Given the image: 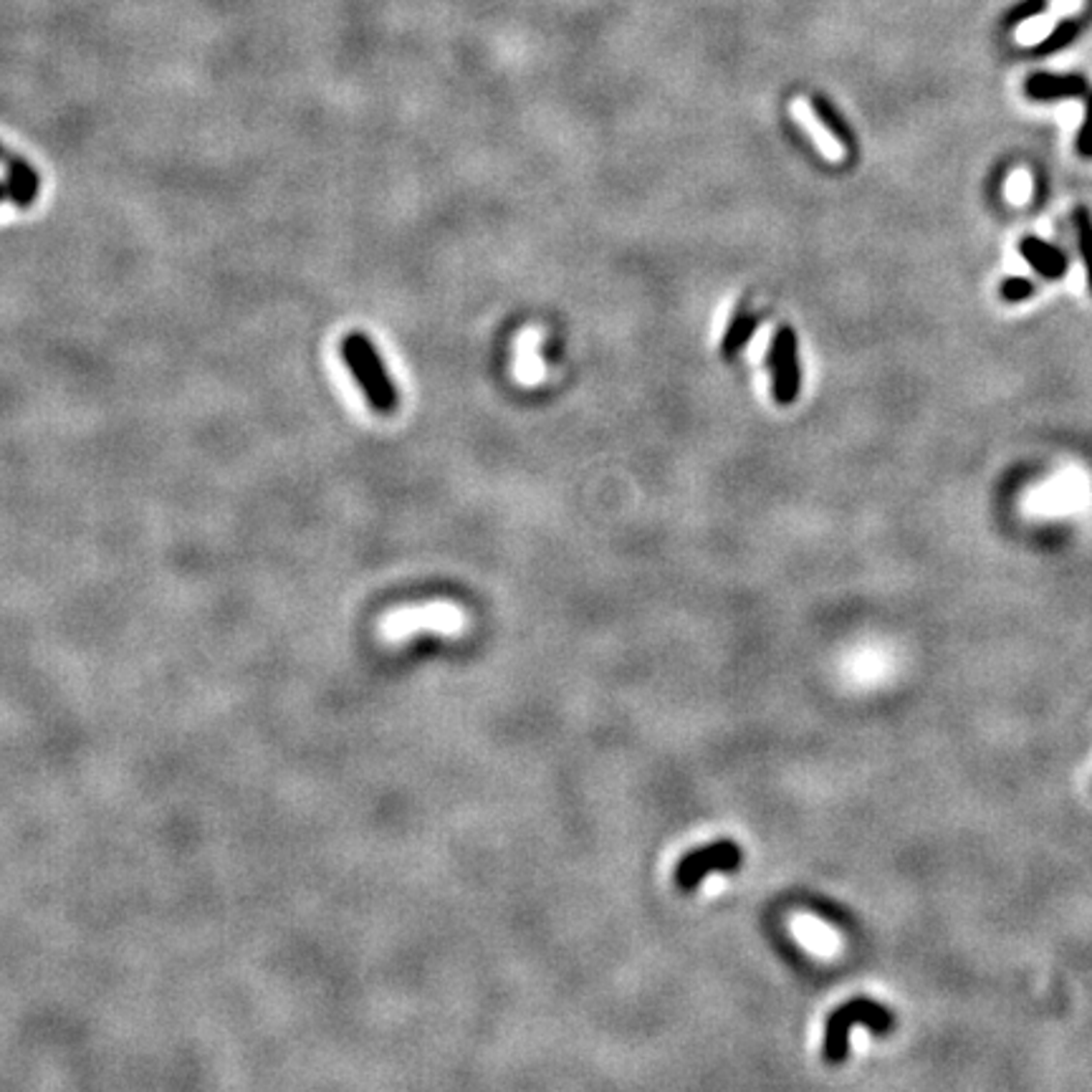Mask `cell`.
Returning <instances> with one entry per match:
<instances>
[{
  "label": "cell",
  "mask_w": 1092,
  "mask_h": 1092,
  "mask_svg": "<svg viewBox=\"0 0 1092 1092\" xmlns=\"http://www.w3.org/2000/svg\"><path fill=\"white\" fill-rule=\"evenodd\" d=\"M465 630V615L451 602H428L399 607L385 615L377 625V637L385 645H402L415 635H443L458 637Z\"/></svg>",
  "instance_id": "1"
},
{
  "label": "cell",
  "mask_w": 1092,
  "mask_h": 1092,
  "mask_svg": "<svg viewBox=\"0 0 1092 1092\" xmlns=\"http://www.w3.org/2000/svg\"><path fill=\"white\" fill-rule=\"evenodd\" d=\"M339 352L360 390L365 393L369 407L380 415H393L399 402L398 390H395L393 377H390L385 362L374 349L372 339L367 334L352 332L341 339Z\"/></svg>",
  "instance_id": "2"
},
{
  "label": "cell",
  "mask_w": 1092,
  "mask_h": 1092,
  "mask_svg": "<svg viewBox=\"0 0 1092 1092\" xmlns=\"http://www.w3.org/2000/svg\"><path fill=\"white\" fill-rule=\"evenodd\" d=\"M855 1024H865L872 1032H888L893 1027V1014L871 999H852L832 1012V1017L824 1024V1045L822 1057L830 1065L840 1062L850 1054V1034Z\"/></svg>",
  "instance_id": "3"
},
{
  "label": "cell",
  "mask_w": 1092,
  "mask_h": 1092,
  "mask_svg": "<svg viewBox=\"0 0 1092 1092\" xmlns=\"http://www.w3.org/2000/svg\"><path fill=\"white\" fill-rule=\"evenodd\" d=\"M741 865V847L731 840L698 847L686 855L675 868V883L681 890H695L713 872H731Z\"/></svg>",
  "instance_id": "4"
},
{
  "label": "cell",
  "mask_w": 1092,
  "mask_h": 1092,
  "mask_svg": "<svg viewBox=\"0 0 1092 1092\" xmlns=\"http://www.w3.org/2000/svg\"><path fill=\"white\" fill-rule=\"evenodd\" d=\"M769 367H772L774 399H777L779 405H789L799 395L797 337H794V332L789 327L779 329L777 337H774Z\"/></svg>",
  "instance_id": "5"
},
{
  "label": "cell",
  "mask_w": 1092,
  "mask_h": 1092,
  "mask_svg": "<svg viewBox=\"0 0 1092 1092\" xmlns=\"http://www.w3.org/2000/svg\"><path fill=\"white\" fill-rule=\"evenodd\" d=\"M794 117L799 119V125L805 127V132H810L812 139H814V144H817L819 150H822V155H827L830 160H842L844 152H847V144L842 142V139L835 134V132L827 127V122H824L822 117L817 114V109H814V104H810L805 97H799L797 102H794Z\"/></svg>",
  "instance_id": "6"
},
{
  "label": "cell",
  "mask_w": 1092,
  "mask_h": 1092,
  "mask_svg": "<svg viewBox=\"0 0 1092 1092\" xmlns=\"http://www.w3.org/2000/svg\"><path fill=\"white\" fill-rule=\"evenodd\" d=\"M6 183H8V197L14 200L18 208H31L39 197V175L33 170L31 164L23 158L15 155H6Z\"/></svg>",
  "instance_id": "7"
},
{
  "label": "cell",
  "mask_w": 1092,
  "mask_h": 1092,
  "mask_svg": "<svg viewBox=\"0 0 1092 1092\" xmlns=\"http://www.w3.org/2000/svg\"><path fill=\"white\" fill-rule=\"evenodd\" d=\"M1019 251L1024 255V261L1032 266L1037 274H1042L1045 279H1062L1067 274V258L1060 249H1054L1049 243L1040 241L1034 236H1024L1019 243Z\"/></svg>",
  "instance_id": "8"
},
{
  "label": "cell",
  "mask_w": 1092,
  "mask_h": 1092,
  "mask_svg": "<svg viewBox=\"0 0 1092 1092\" xmlns=\"http://www.w3.org/2000/svg\"><path fill=\"white\" fill-rule=\"evenodd\" d=\"M792 929H794V935H797L799 941L805 943L812 954L822 956V959H830V956H835L840 951L838 935L832 933V930L827 929L822 921H817V918L797 916L792 923Z\"/></svg>",
  "instance_id": "9"
},
{
  "label": "cell",
  "mask_w": 1092,
  "mask_h": 1092,
  "mask_svg": "<svg viewBox=\"0 0 1092 1092\" xmlns=\"http://www.w3.org/2000/svg\"><path fill=\"white\" fill-rule=\"evenodd\" d=\"M539 337L537 332L521 334L518 339V357H516V374L521 382H537L542 377L544 367L537 357Z\"/></svg>",
  "instance_id": "10"
},
{
  "label": "cell",
  "mask_w": 1092,
  "mask_h": 1092,
  "mask_svg": "<svg viewBox=\"0 0 1092 1092\" xmlns=\"http://www.w3.org/2000/svg\"><path fill=\"white\" fill-rule=\"evenodd\" d=\"M1082 92L1079 79H1057V76H1034L1027 84V94L1034 99H1054V97H1075Z\"/></svg>",
  "instance_id": "11"
},
{
  "label": "cell",
  "mask_w": 1092,
  "mask_h": 1092,
  "mask_svg": "<svg viewBox=\"0 0 1092 1092\" xmlns=\"http://www.w3.org/2000/svg\"><path fill=\"white\" fill-rule=\"evenodd\" d=\"M753 329H756V316L752 314H739L736 319L728 324V332L723 337V354L733 357L744 349V344L752 339Z\"/></svg>",
  "instance_id": "12"
},
{
  "label": "cell",
  "mask_w": 1092,
  "mask_h": 1092,
  "mask_svg": "<svg viewBox=\"0 0 1092 1092\" xmlns=\"http://www.w3.org/2000/svg\"><path fill=\"white\" fill-rule=\"evenodd\" d=\"M1075 228H1077V241H1079V253H1082V263L1087 271V283L1092 291V213L1087 208L1079 205L1075 210Z\"/></svg>",
  "instance_id": "13"
},
{
  "label": "cell",
  "mask_w": 1092,
  "mask_h": 1092,
  "mask_svg": "<svg viewBox=\"0 0 1092 1092\" xmlns=\"http://www.w3.org/2000/svg\"><path fill=\"white\" fill-rule=\"evenodd\" d=\"M1032 294H1034V283L1027 281V279H1007V281L1001 283V299L1009 301V304L1029 299Z\"/></svg>",
  "instance_id": "14"
},
{
  "label": "cell",
  "mask_w": 1092,
  "mask_h": 1092,
  "mask_svg": "<svg viewBox=\"0 0 1092 1092\" xmlns=\"http://www.w3.org/2000/svg\"><path fill=\"white\" fill-rule=\"evenodd\" d=\"M1077 152L1082 158H1092V97L1087 102L1085 125H1082V130L1077 134Z\"/></svg>",
  "instance_id": "15"
},
{
  "label": "cell",
  "mask_w": 1092,
  "mask_h": 1092,
  "mask_svg": "<svg viewBox=\"0 0 1092 1092\" xmlns=\"http://www.w3.org/2000/svg\"><path fill=\"white\" fill-rule=\"evenodd\" d=\"M1009 195L1017 197V200H1021V197H1027V195H1029L1027 177H1024V175H1017V177H1014V183L1009 185Z\"/></svg>",
  "instance_id": "16"
},
{
  "label": "cell",
  "mask_w": 1092,
  "mask_h": 1092,
  "mask_svg": "<svg viewBox=\"0 0 1092 1092\" xmlns=\"http://www.w3.org/2000/svg\"><path fill=\"white\" fill-rule=\"evenodd\" d=\"M8 197V183L6 180H0V203Z\"/></svg>",
  "instance_id": "17"
},
{
  "label": "cell",
  "mask_w": 1092,
  "mask_h": 1092,
  "mask_svg": "<svg viewBox=\"0 0 1092 1092\" xmlns=\"http://www.w3.org/2000/svg\"><path fill=\"white\" fill-rule=\"evenodd\" d=\"M0 160H6V150H3V144H0Z\"/></svg>",
  "instance_id": "18"
}]
</instances>
